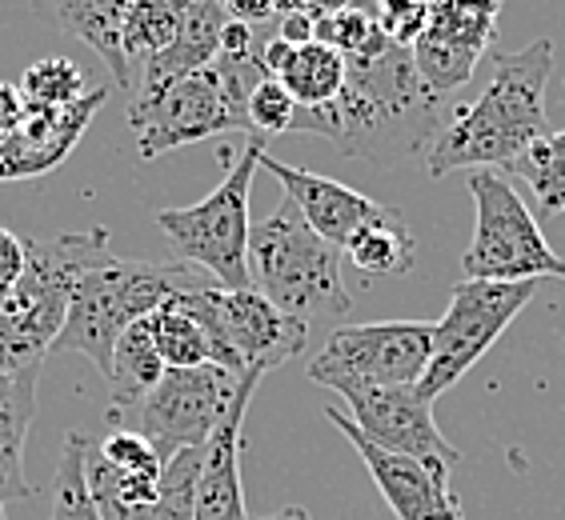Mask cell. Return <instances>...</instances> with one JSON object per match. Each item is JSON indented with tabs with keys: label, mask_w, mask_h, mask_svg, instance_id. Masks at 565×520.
<instances>
[{
	"label": "cell",
	"mask_w": 565,
	"mask_h": 520,
	"mask_svg": "<svg viewBox=\"0 0 565 520\" xmlns=\"http://www.w3.org/2000/svg\"><path fill=\"white\" fill-rule=\"evenodd\" d=\"M36 380L41 369L0 372V505L33 497L24 480V445L36 416Z\"/></svg>",
	"instance_id": "21"
},
{
	"label": "cell",
	"mask_w": 565,
	"mask_h": 520,
	"mask_svg": "<svg viewBox=\"0 0 565 520\" xmlns=\"http://www.w3.org/2000/svg\"><path fill=\"white\" fill-rule=\"evenodd\" d=\"M109 100V88H93L68 109H29L9 137H0V185L9 181H36L68 161V152L81 144L100 105Z\"/></svg>",
	"instance_id": "16"
},
{
	"label": "cell",
	"mask_w": 565,
	"mask_h": 520,
	"mask_svg": "<svg viewBox=\"0 0 565 520\" xmlns=\"http://www.w3.org/2000/svg\"><path fill=\"white\" fill-rule=\"evenodd\" d=\"M85 453H88V436L68 433L65 448H61L56 485H53V520H105L93 492H88Z\"/></svg>",
	"instance_id": "28"
},
{
	"label": "cell",
	"mask_w": 565,
	"mask_h": 520,
	"mask_svg": "<svg viewBox=\"0 0 565 520\" xmlns=\"http://www.w3.org/2000/svg\"><path fill=\"white\" fill-rule=\"evenodd\" d=\"M93 448H97V456L105 465L120 468V473H161L164 468L149 441L141 433H132V429H117L105 441H93Z\"/></svg>",
	"instance_id": "32"
},
{
	"label": "cell",
	"mask_w": 565,
	"mask_h": 520,
	"mask_svg": "<svg viewBox=\"0 0 565 520\" xmlns=\"http://www.w3.org/2000/svg\"><path fill=\"white\" fill-rule=\"evenodd\" d=\"M24 112H29V105H24L21 88L9 85V80H0V137H9V132L21 124Z\"/></svg>",
	"instance_id": "36"
},
{
	"label": "cell",
	"mask_w": 565,
	"mask_h": 520,
	"mask_svg": "<svg viewBox=\"0 0 565 520\" xmlns=\"http://www.w3.org/2000/svg\"><path fill=\"white\" fill-rule=\"evenodd\" d=\"M149 333H152V345H157V353H161V360H164V369L213 365L205 328H201V321H196L177 296H169L157 313H149Z\"/></svg>",
	"instance_id": "24"
},
{
	"label": "cell",
	"mask_w": 565,
	"mask_h": 520,
	"mask_svg": "<svg viewBox=\"0 0 565 520\" xmlns=\"http://www.w3.org/2000/svg\"><path fill=\"white\" fill-rule=\"evenodd\" d=\"M177 301L205 328L213 365L237 377L281 369L309 345V325L281 313L257 289H221L213 281H196L193 289L177 293Z\"/></svg>",
	"instance_id": "8"
},
{
	"label": "cell",
	"mask_w": 565,
	"mask_h": 520,
	"mask_svg": "<svg viewBox=\"0 0 565 520\" xmlns=\"http://www.w3.org/2000/svg\"><path fill=\"white\" fill-rule=\"evenodd\" d=\"M262 61H265V73L289 88L297 109H321L345 85V56L326 48L321 41L289 48L285 41L273 36V41H265Z\"/></svg>",
	"instance_id": "20"
},
{
	"label": "cell",
	"mask_w": 565,
	"mask_h": 520,
	"mask_svg": "<svg viewBox=\"0 0 565 520\" xmlns=\"http://www.w3.org/2000/svg\"><path fill=\"white\" fill-rule=\"evenodd\" d=\"M201 281L193 264H157V260L120 257L117 249L97 269L81 277L73 293L68 321L56 336L53 353H81V357L109 377L113 348L137 321L157 313L169 296L185 293Z\"/></svg>",
	"instance_id": "5"
},
{
	"label": "cell",
	"mask_w": 565,
	"mask_h": 520,
	"mask_svg": "<svg viewBox=\"0 0 565 520\" xmlns=\"http://www.w3.org/2000/svg\"><path fill=\"white\" fill-rule=\"evenodd\" d=\"M297 120V100L289 97V88L281 80L265 76L262 85L249 93V124L262 137H277V132H294Z\"/></svg>",
	"instance_id": "30"
},
{
	"label": "cell",
	"mask_w": 565,
	"mask_h": 520,
	"mask_svg": "<svg viewBox=\"0 0 565 520\" xmlns=\"http://www.w3.org/2000/svg\"><path fill=\"white\" fill-rule=\"evenodd\" d=\"M189 0H132L129 17H125V56L149 61L164 53L177 41L181 24H185Z\"/></svg>",
	"instance_id": "26"
},
{
	"label": "cell",
	"mask_w": 565,
	"mask_h": 520,
	"mask_svg": "<svg viewBox=\"0 0 565 520\" xmlns=\"http://www.w3.org/2000/svg\"><path fill=\"white\" fill-rule=\"evenodd\" d=\"M469 196L478 205V220L461 257L466 281H542V277L565 281V257L550 249L542 225L522 193L510 185V176L498 169H473Z\"/></svg>",
	"instance_id": "9"
},
{
	"label": "cell",
	"mask_w": 565,
	"mask_h": 520,
	"mask_svg": "<svg viewBox=\"0 0 565 520\" xmlns=\"http://www.w3.org/2000/svg\"><path fill=\"white\" fill-rule=\"evenodd\" d=\"M505 173L518 176L522 185H530L545 217L565 213V129L545 132L542 141L533 144L530 152H522Z\"/></svg>",
	"instance_id": "25"
},
{
	"label": "cell",
	"mask_w": 565,
	"mask_h": 520,
	"mask_svg": "<svg viewBox=\"0 0 565 520\" xmlns=\"http://www.w3.org/2000/svg\"><path fill=\"white\" fill-rule=\"evenodd\" d=\"M262 520H313V517H309L301 505H285L281 512H273V517H262Z\"/></svg>",
	"instance_id": "37"
},
{
	"label": "cell",
	"mask_w": 565,
	"mask_h": 520,
	"mask_svg": "<svg viewBox=\"0 0 565 520\" xmlns=\"http://www.w3.org/2000/svg\"><path fill=\"white\" fill-rule=\"evenodd\" d=\"M349 260L365 277H402L417 264V240L405 225L402 208H393L385 220H373L345 245Z\"/></svg>",
	"instance_id": "23"
},
{
	"label": "cell",
	"mask_w": 565,
	"mask_h": 520,
	"mask_svg": "<svg viewBox=\"0 0 565 520\" xmlns=\"http://www.w3.org/2000/svg\"><path fill=\"white\" fill-rule=\"evenodd\" d=\"M277 41H285L289 48H301V44L317 41V17L309 12H277Z\"/></svg>",
	"instance_id": "34"
},
{
	"label": "cell",
	"mask_w": 565,
	"mask_h": 520,
	"mask_svg": "<svg viewBox=\"0 0 565 520\" xmlns=\"http://www.w3.org/2000/svg\"><path fill=\"white\" fill-rule=\"evenodd\" d=\"M454 97L425 85L409 48L385 44L370 56L345 61V85L321 109H297L294 132H313L341 156L397 164L425 156L454 117Z\"/></svg>",
	"instance_id": "1"
},
{
	"label": "cell",
	"mask_w": 565,
	"mask_h": 520,
	"mask_svg": "<svg viewBox=\"0 0 565 520\" xmlns=\"http://www.w3.org/2000/svg\"><path fill=\"white\" fill-rule=\"evenodd\" d=\"M0 520H4V505H0Z\"/></svg>",
	"instance_id": "38"
},
{
	"label": "cell",
	"mask_w": 565,
	"mask_h": 520,
	"mask_svg": "<svg viewBox=\"0 0 565 520\" xmlns=\"http://www.w3.org/2000/svg\"><path fill=\"white\" fill-rule=\"evenodd\" d=\"M265 372H245L241 389L228 404L225 421L217 424V433L209 436L205 456H201V477H196V500H193V520H249L245 509V488H241V424L257 384Z\"/></svg>",
	"instance_id": "18"
},
{
	"label": "cell",
	"mask_w": 565,
	"mask_h": 520,
	"mask_svg": "<svg viewBox=\"0 0 565 520\" xmlns=\"http://www.w3.org/2000/svg\"><path fill=\"white\" fill-rule=\"evenodd\" d=\"M262 169L281 185L285 201H294L297 213L309 220V228L321 232L329 245H338L341 252H345V245L358 237L361 228L373 225V220H385L393 213L390 205H377L373 196L341 185L333 176L309 173V169H294V164L277 161L273 152L262 156Z\"/></svg>",
	"instance_id": "17"
},
{
	"label": "cell",
	"mask_w": 565,
	"mask_h": 520,
	"mask_svg": "<svg viewBox=\"0 0 565 520\" xmlns=\"http://www.w3.org/2000/svg\"><path fill=\"white\" fill-rule=\"evenodd\" d=\"M164 377V360L152 345L149 333V316L137 321L129 333L120 336L117 348H113V365H109V416L113 421H125L137 404L157 389V380Z\"/></svg>",
	"instance_id": "22"
},
{
	"label": "cell",
	"mask_w": 565,
	"mask_h": 520,
	"mask_svg": "<svg viewBox=\"0 0 565 520\" xmlns=\"http://www.w3.org/2000/svg\"><path fill=\"white\" fill-rule=\"evenodd\" d=\"M326 421L333 429H341V436L358 448L373 485H377V492L385 497V505H390L397 520H466L454 488H449V468L377 448L370 436L358 433V424L349 421L345 409H326Z\"/></svg>",
	"instance_id": "15"
},
{
	"label": "cell",
	"mask_w": 565,
	"mask_h": 520,
	"mask_svg": "<svg viewBox=\"0 0 565 520\" xmlns=\"http://www.w3.org/2000/svg\"><path fill=\"white\" fill-rule=\"evenodd\" d=\"M265 61L257 56H217L213 65L181 76L157 97H132L129 129L141 161L209 141L221 132H249V93L265 80Z\"/></svg>",
	"instance_id": "4"
},
{
	"label": "cell",
	"mask_w": 565,
	"mask_h": 520,
	"mask_svg": "<svg viewBox=\"0 0 565 520\" xmlns=\"http://www.w3.org/2000/svg\"><path fill=\"white\" fill-rule=\"evenodd\" d=\"M554 76V41H533L522 53L493 56L490 85L478 100L454 105V117L441 129L425 169L429 176H446L457 169H510L522 152L550 132L545 85Z\"/></svg>",
	"instance_id": "2"
},
{
	"label": "cell",
	"mask_w": 565,
	"mask_h": 520,
	"mask_svg": "<svg viewBox=\"0 0 565 520\" xmlns=\"http://www.w3.org/2000/svg\"><path fill=\"white\" fill-rule=\"evenodd\" d=\"M109 252L113 245L105 228L24 240L21 281L0 304V372L44 369V357L53 353L68 321L76 284Z\"/></svg>",
	"instance_id": "3"
},
{
	"label": "cell",
	"mask_w": 565,
	"mask_h": 520,
	"mask_svg": "<svg viewBox=\"0 0 565 520\" xmlns=\"http://www.w3.org/2000/svg\"><path fill=\"white\" fill-rule=\"evenodd\" d=\"M373 21L397 48H414L429 24V0H373Z\"/></svg>",
	"instance_id": "31"
},
{
	"label": "cell",
	"mask_w": 565,
	"mask_h": 520,
	"mask_svg": "<svg viewBox=\"0 0 565 520\" xmlns=\"http://www.w3.org/2000/svg\"><path fill=\"white\" fill-rule=\"evenodd\" d=\"M542 281H461L454 284L446 316L434 325L429 369L417 380V397L434 404L478 365L498 336L513 325V316L533 301Z\"/></svg>",
	"instance_id": "10"
},
{
	"label": "cell",
	"mask_w": 565,
	"mask_h": 520,
	"mask_svg": "<svg viewBox=\"0 0 565 520\" xmlns=\"http://www.w3.org/2000/svg\"><path fill=\"white\" fill-rule=\"evenodd\" d=\"M341 401L349 404V421L358 424L361 436L397 456H414L425 465L449 468L461 465V453L449 445L434 421V404L422 401L417 389H381V384H333Z\"/></svg>",
	"instance_id": "14"
},
{
	"label": "cell",
	"mask_w": 565,
	"mask_h": 520,
	"mask_svg": "<svg viewBox=\"0 0 565 520\" xmlns=\"http://www.w3.org/2000/svg\"><path fill=\"white\" fill-rule=\"evenodd\" d=\"M245 377V372H241ZM237 372L221 365H196V369H164L157 389L145 397L137 409L125 416L132 433H141L152 445V453L173 461L185 448L209 445V436L217 433L225 421L228 404L241 389Z\"/></svg>",
	"instance_id": "12"
},
{
	"label": "cell",
	"mask_w": 565,
	"mask_h": 520,
	"mask_svg": "<svg viewBox=\"0 0 565 520\" xmlns=\"http://www.w3.org/2000/svg\"><path fill=\"white\" fill-rule=\"evenodd\" d=\"M434 353V325L425 321H377V325H341L329 333L313 360V384H381V389H417Z\"/></svg>",
	"instance_id": "11"
},
{
	"label": "cell",
	"mask_w": 565,
	"mask_h": 520,
	"mask_svg": "<svg viewBox=\"0 0 565 520\" xmlns=\"http://www.w3.org/2000/svg\"><path fill=\"white\" fill-rule=\"evenodd\" d=\"M17 88H21L29 109H68V105L93 93L85 85V73L68 56H44V61L29 65Z\"/></svg>",
	"instance_id": "27"
},
{
	"label": "cell",
	"mask_w": 565,
	"mask_h": 520,
	"mask_svg": "<svg viewBox=\"0 0 565 520\" xmlns=\"http://www.w3.org/2000/svg\"><path fill=\"white\" fill-rule=\"evenodd\" d=\"M132 0H33L36 17L61 33L85 41L109 65L120 88L132 85V65L125 56V17Z\"/></svg>",
	"instance_id": "19"
},
{
	"label": "cell",
	"mask_w": 565,
	"mask_h": 520,
	"mask_svg": "<svg viewBox=\"0 0 565 520\" xmlns=\"http://www.w3.org/2000/svg\"><path fill=\"white\" fill-rule=\"evenodd\" d=\"M249 277L257 293L305 325L353 313V296L341 281V249L313 232L285 196L269 217L253 220Z\"/></svg>",
	"instance_id": "6"
},
{
	"label": "cell",
	"mask_w": 565,
	"mask_h": 520,
	"mask_svg": "<svg viewBox=\"0 0 565 520\" xmlns=\"http://www.w3.org/2000/svg\"><path fill=\"white\" fill-rule=\"evenodd\" d=\"M221 9H225L228 21L257 29V24L269 21L273 12H277V0H221Z\"/></svg>",
	"instance_id": "35"
},
{
	"label": "cell",
	"mask_w": 565,
	"mask_h": 520,
	"mask_svg": "<svg viewBox=\"0 0 565 520\" xmlns=\"http://www.w3.org/2000/svg\"><path fill=\"white\" fill-rule=\"evenodd\" d=\"M269 152V137L253 132L249 144L225 164L221 185L185 208H161L157 228H161L177 257L205 269L221 289H253L249 277V232H253V176L262 169V156Z\"/></svg>",
	"instance_id": "7"
},
{
	"label": "cell",
	"mask_w": 565,
	"mask_h": 520,
	"mask_svg": "<svg viewBox=\"0 0 565 520\" xmlns=\"http://www.w3.org/2000/svg\"><path fill=\"white\" fill-rule=\"evenodd\" d=\"M505 0H429V24L409 48L422 80L437 97H454L473 80L481 56L498 36Z\"/></svg>",
	"instance_id": "13"
},
{
	"label": "cell",
	"mask_w": 565,
	"mask_h": 520,
	"mask_svg": "<svg viewBox=\"0 0 565 520\" xmlns=\"http://www.w3.org/2000/svg\"><path fill=\"white\" fill-rule=\"evenodd\" d=\"M317 41L333 48V53H341L345 61L370 56L390 44L385 33L377 29V21H373V9H365V4H349V9L317 17Z\"/></svg>",
	"instance_id": "29"
},
{
	"label": "cell",
	"mask_w": 565,
	"mask_h": 520,
	"mask_svg": "<svg viewBox=\"0 0 565 520\" xmlns=\"http://www.w3.org/2000/svg\"><path fill=\"white\" fill-rule=\"evenodd\" d=\"M24 272V237L9 232V228L0 225V304L9 301V293L17 289Z\"/></svg>",
	"instance_id": "33"
}]
</instances>
